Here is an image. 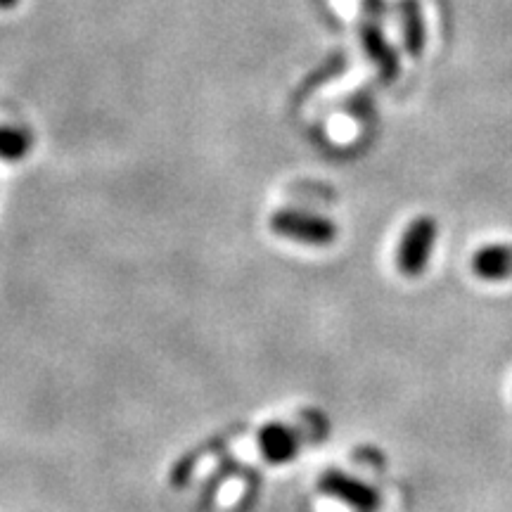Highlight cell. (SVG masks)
<instances>
[{
	"instance_id": "52a82bcc",
	"label": "cell",
	"mask_w": 512,
	"mask_h": 512,
	"mask_svg": "<svg viewBox=\"0 0 512 512\" xmlns=\"http://www.w3.org/2000/svg\"><path fill=\"white\" fill-rule=\"evenodd\" d=\"M401 34H403V46L411 55L418 57L425 48V22H422V12L418 0H403L401 8Z\"/></svg>"
},
{
	"instance_id": "277c9868",
	"label": "cell",
	"mask_w": 512,
	"mask_h": 512,
	"mask_svg": "<svg viewBox=\"0 0 512 512\" xmlns=\"http://www.w3.org/2000/svg\"><path fill=\"white\" fill-rule=\"evenodd\" d=\"M256 444H259L261 458L271 465H285L292 463L299 456L302 448V437L299 432L283 422H268L256 434Z\"/></svg>"
},
{
	"instance_id": "ba28073f",
	"label": "cell",
	"mask_w": 512,
	"mask_h": 512,
	"mask_svg": "<svg viewBox=\"0 0 512 512\" xmlns=\"http://www.w3.org/2000/svg\"><path fill=\"white\" fill-rule=\"evenodd\" d=\"M29 147L31 138L27 131L0 126V159H5V162H17V159L27 157Z\"/></svg>"
},
{
	"instance_id": "9c48e42d",
	"label": "cell",
	"mask_w": 512,
	"mask_h": 512,
	"mask_svg": "<svg viewBox=\"0 0 512 512\" xmlns=\"http://www.w3.org/2000/svg\"><path fill=\"white\" fill-rule=\"evenodd\" d=\"M12 5H17V0H0V8H12Z\"/></svg>"
},
{
	"instance_id": "8992f818",
	"label": "cell",
	"mask_w": 512,
	"mask_h": 512,
	"mask_svg": "<svg viewBox=\"0 0 512 512\" xmlns=\"http://www.w3.org/2000/svg\"><path fill=\"white\" fill-rule=\"evenodd\" d=\"M472 271L477 278L489 280V283H501L512 278V245L508 242H494L484 245L472 256Z\"/></svg>"
},
{
	"instance_id": "5b68a950",
	"label": "cell",
	"mask_w": 512,
	"mask_h": 512,
	"mask_svg": "<svg viewBox=\"0 0 512 512\" xmlns=\"http://www.w3.org/2000/svg\"><path fill=\"white\" fill-rule=\"evenodd\" d=\"M361 43L370 62L375 64V69L380 72L382 81L392 83L396 76L401 74V62L392 46L387 43V38L382 34V27L377 24V17H368V22H363L361 27Z\"/></svg>"
},
{
	"instance_id": "6da1fadb",
	"label": "cell",
	"mask_w": 512,
	"mask_h": 512,
	"mask_svg": "<svg viewBox=\"0 0 512 512\" xmlns=\"http://www.w3.org/2000/svg\"><path fill=\"white\" fill-rule=\"evenodd\" d=\"M439 238V223L432 216H418L403 230L399 247H396V268L406 278H418L427 271L434 245Z\"/></svg>"
},
{
	"instance_id": "3957f363",
	"label": "cell",
	"mask_w": 512,
	"mask_h": 512,
	"mask_svg": "<svg viewBox=\"0 0 512 512\" xmlns=\"http://www.w3.org/2000/svg\"><path fill=\"white\" fill-rule=\"evenodd\" d=\"M320 494L335 498L344 503L351 512H380L382 496L375 486H370L363 479H358L349 472L328 470L318 479Z\"/></svg>"
},
{
	"instance_id": "7a4b0ae2",
	"label": "cell",
	"mask_w": 512,
	"mask_h": 512,
	"mask_svg": "<svg viewBox=\"0 0 512 512\" xmlns=\"http://www.w3.org/2000/svg\"><path fill=\"white\" fill-rule=\"evenodd\" d=\"M271 230L275 235H280V238L313 247H328L339 235L335 221H330L328 216L309 214V211L297 209L275 211L271 216Z\"/></svg>"
}]
</instances>
